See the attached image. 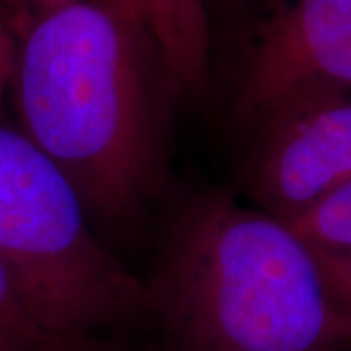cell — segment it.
<instances>
[{
    "mask_svg": "<svg viewBox=\"0 0 351 351\" xmlns=\"http://www.w3.org/2000/svg\"><path fill=\"white\" fill-rule=\"evenodd\" d=\"M14 32L18 129L73 184L92 225H131L168 162L170 75L145 22L104 0H75Z\"/></svg>",
    "mask_w": 351,
    "mask_h": 351,
    "instance_id": "obj_1",
    "label": "cell"
},
{
    "mask_svg": "<svg viewBox=\"0 0 351 351\" xmlns=\"http://www.w3.org/2000/svg\"><path fill=\"white\" fill-rule=\"evenodd\" d=\"M147 289L168 351H351V306L316 248L223 191L178 207Z\"/></svg>",
    "mask_w": 351,
    "mask_h": 351,
    "instance_id": "obj_2",
    "label": "cell"
},
{
    "mask_svg": "<svg viewBox=\"0 0 351 351\" xmlns=\"http://www.w3.org/2000/svg\"><path fill=\"white\" fill-rule=\"evenodd\" d=\"M0 262L41 326L96 338L149 313L147 283L98 239L64 174L18 127L0 123Z\"/></svg>",
    "mask_w": 351,
    "mask_h": 351,
    "instance_id": "obj_3",
    "label": "cell"
},
{
    "mask_svg": "<svg viewBox=\"0 0 351 351\" xmlns=\"http://www.w3.org/2000/svg\"><path fill=\"white\" fill-rule=\"evenodd\" d=\"M351 96V0H274L240 66L237 113L260 129L279 115Z\"/></svg>",
    "mask_w": 351,
    "mask_h": 351,
    "instance_id": "obj_4",
    "label": "cell"
},
{
    "mask_svg": "<svg viewBox=\"0 0 351 351\" xmlns=\"http://www.w3.org/2000/svg\"><path fill=\"white\" fill-rule=\"evenodd\" d=\"M248 188L267 215L291 223L351 180V96L279 115L258 129Z\"/></svg>",
    "mask_w": 351,
    "mask_h": 351,
    "instance_id": "obj_5",
    "label": "cell"
},
{
    "mask_svg": "<svg viewBox=\"0 0 351 351\" xmlns=\"http://www.w3.org/2000/svg\"><path fill=\"white\" fill-rule=\"evenodd\" d=\"M143 22L178 86L197 90L207 76L209 32L201 0H141Z\"/></svg>",
    "mask_w": 351,
    "mask_h": 351,
    "instance_id": "obj_6",
    "label": "cell"
},
{
    "mask_svg": "<svg viewBox=\"0 0 351 351\" xmlns=\"http://www.w3.org/2000/svg\"><path fill=\"white\" fill-rule=\"evenodd\" d=\"M69 339L47 332L32 316L0 262V351H57Z\"/></svg>",
    "mask_w": 351,
    "mask_h": 351,
    "instance_id": "obj_7",
    "label": "cell"
},
{
    "mask_svg": "<svg viewBox=\"0 0 351 351\" xmlns=\"http://www.w3.org/2000/svg\"><path fill=\"white\" fill-rule=\"evenodd\" d=\"M287 225L318 250H351V180Z\"/></svg>",
    "mask_w": 351,
    "mask_h": 351,
    "instance_id": "obj_8",
    "label": "cell"
},
{
    "mask_svg": "<svg viewBox=\"0 0 351 351\" xmlns=\"http://www.w3.org/2000/svg\"><path fill=\"white\" fill-rule=\"evenodd\" d=\"M69 2H75V0H0V8L10 16L12 25H18L25 20H29V18H34V16H38V14L53 10V8L69 4ZM104 2L115 4V6L135 14L143 20L141 0H104Z\"/></svg>",
    "mask_w": 351,
    "mask_h": 351,
    "instance_id": "obj_9",
    "label": "cell"
},
{
    "mask_svg": "<svg viewBox=\"0 0 351 351\" xmlns=\"http://www.w3.org/2000/svg\"><path fill=\"white\" fill-rule=\"evenodd\" d=\"M16 51V32L10 16L0 8V112L10 90V76Z\"/></svg>",
    "mask_w": 351,
    "mask_h": 351,
    "instance_id": "obj_10",
    "label": "cell"
},
{
    "mask_svg": "<svg viewBox=\"0 0 351 351\" xmlns=\"http://www.w3.org/2000/svg\"><path fill=\"white\" fill-rule=\"evenodd\" d=\"M316 252L320 256V262L324 265L328 277L351 306V250L326 252L316 248Z\"/></svg>",
    "mask_w": 351,
    "mask_h": 351,
    "instance_id": "obj_11",
    "label": "cell"
},
{
    "mask_svg": "<svg viewBox=\"0 0 351 351\" xmlns=\"http://www.w3.org/2000/svg\"><path fill=\"white\" fill-rule=\"evenodd\" d=\"M57 351H117L112 346H106L96 338H71Z\"/></svg>",
    "mask_w": 351,
    "mask_h": 351,
    "instance_id": "obj_12",
    "label": "cell"
}]
</instances>
